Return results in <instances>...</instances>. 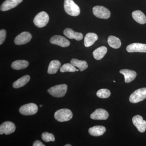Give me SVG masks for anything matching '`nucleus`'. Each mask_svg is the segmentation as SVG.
I'll return each instance as SVG.
<instances>
[{
  "mask_svg": "<svg viewBox=\"0 0 146 146\" xmlns=\"http://www.w3.org/2000/svg\"><path fill=\"white\" fill-rule=\"evenodd\" d=\"M146 98V88L137 89L131 95L129 101L132 103H137Z\"/></svg>",
  "mask_w": 146,
  "mask_h": 146,
  "instance_id": "39448f33",
  "label": "nucleus"
},
{
  "mask_svg": "<svg viewBox=\"0 0 146 146\" xmlns=\"http://www.w3.org/2000/svg\"><path fill=\"white\" fill-rule=\"evenodd\" d=\"M38 110V106L35 104L29 103L22 106L19 110L22 115L28 116L36 114Z\"/></svg>",
  "mask_w": 146,
  "mask_h": 146,
  "instance_id": "0eeeda50",
  "label": "nucleus"
},
{
  "mask_svg": "<svg viewBox=\"0 0 146 146\" xmlns=\"http://www.w3.org/2000/svg\"><path fill=\"white\" fill-rule=\"evenodd\" d=\"M107 48L105 46L100 47L93 52V56L97 60H101L107 52Z\"/></svg>",
  "mask_w": 146,
  "mask_h": 146,
  "instance_id": "aec40b11",
  "label": "nucleus"
},
{
  "mask_svg": "<svg viewBox=\"0 0 146 146\" xmlns=\"http://www.w3.org/2000/svg\"><path fill=\"white\" fill-rule=\"evenodd\" d=\"M108 43L110 46L115 49L119 48L121 45V40L119 38L112 35L108 37Z\"/></svg>",
  "mask_w": 146,
  "mask_h": 146,
  "instance_id": "393cba45",
  "label": "nucleus"
},
{
  "mask_svg": "<svg viewBox=\"0 0 146 146\" xmlns=\"http://www.w3.org/2000/svg\"><path fill=\"white\" fill-rule=\"evenodd\" d=\"M106 131V129L103 126L97 125L90 128L89 129V133L91 136H99L102 135Z\"/></svg>",
  "mask_w": 146,
  "mask_h": 146,
  "instance_id": "f3484780",
  "label": "nucleus"
},
{
  "mask_svg": "<svg viewBox=\"0 0 146 146\" xmlns=\"http://www.w3.org/2000/svg\"><path fill=\"white\" fill-rule=\"evenodd\" d=\"M33 146H45V145H44L41 141H38V140H36L33 143Z\"/></svg>",
  "mask_w": 146,
  "mask_h": 146,
  "instance_id": "c756f323",
  "label": "nucleus"
},
{
  "mask_svg": "<svg viewBox=\"0 0 146 146\" xmlns=\"http://www.w3.org/2000/svg\"><path fill=\"white\" fill-rule=\"evenodd\" d=\"M126 50L129 52H146V44L133 43L127 47Z\"/></svg>",
  "mask_w": 146,
  "mask_h": 146,
  "instance_id": "f8f14e48",
  "label": "nucleus"
},
{
  "mask_svg": "<svg viewBox=\"0 0 146 146\" xmlns=\"http://www.w3.org/2000/svg\"><path fill=\"white\" fill-rule=\"evenodd\" d=\"M31 35L28 32L21 33L16 36L14 40V43L17 45L25 44L31 41Z\"/></svg>",
  "mask_w": 146,
  "mask_h": 146,
  "instance_id": "1a4fd4ad",
  "label": "nucleus"
},
{
  "mask_svg": "<svg viewBox=\"0 0 146 146\" xmlns=\"http://www.w3.org/2000/svg\"><path fill=\"white\" fill-rule=\"evenodd\" d=\"M120 73L124 76L126 83H130L136 78L137 74L134 71L127 69H123L120 71Z\"/></svg>",
  "mask_w": 146,
  "mask_h": 146,
  "instance_id": "dca6fc26",
  "label": "nucleus"
},
{
  "mask_svg": "<svg viewBox=\"0 0 146 146\" xmlns=\"http://www.w3.org/2000/svg\"><path fill=\"white\" fill-rule=\"evenodd\" d=\"M6 35V32L4 29H2L0 31V44H2L5 41Z\"/></svg>",
  "mask_w": 146,
  "mask_h": 146,
  "instance_id": "c85d7f7f",
  "label": "nucleus"
},
{
  "mask_svg": "<svg viewBox=\"0 0 146 146\" xmlns=\"http://www.w3.org/2000/svg\"><path fill=\"white\" fill-rule=\"evenodd\" d=\"M23 0H5L1 6V11H7L16 7Z\"/></svg>",
  "mask_w": 146,
  "mask_h": 146,
  "instance_id": "4468645a",
  "label": "nucleus"
},
{
  "mask_svg": "<svg viewBox=\"0 0 146 146\" xmlns=\"http://www.w3.org/2000/svg\"><path fill=\"white\" fill-rule=\"evenodd\" d=\"M49 21V17L46 12L41 11L35 16L33 23L38 28L44 27L47 25Z\"/></svg>",
  "mask_w": 146,
  "mask_h": 146,
  "instance_id": "20e7f679",
  "label": "nucleus"
},
{
  "mask_svg": "<svg viewBox=\"0 0 146 146\" xmlns=\"http://www.w3.org/2000/svg\"><path fill=\"white\" fill-rule=\"evenodd\" d=\"M79 71V70H76V71H77V72H78Z\"/></svg>",
  "mask_w": 146,
  "mask_h": 146,
  "instance_id": "473e14b6",
  "label": "nucleus"
},
{
  "mask_svg": "<svg viewBox=\"0 0 146 146\" xmlns=\"http://www.w3.org/2000/svg\"><path fill=\"white\" fill-rule=\"evenodd\" d=\"M64 8L66 13L70 16H77L80 14V7L73 0H65Z\"/></svg>",
  "mask_w": 146,
  "mask_h": 146,
  "instance_id": "f257e3e1",
  "label": "nucleus"
},
{
  "mask_svg": "<svg viewBox=\"0 0 146 146\" xmlns=\"http://www.w3.org/2000/svg\"><path fill=\"white\" fill-rule=\"evenodd\" d=\"M71 145H70V144H67V145H65V146H71Z\"/></svg>",
  "mask_w": 146,
  "mask_h": 146,
  "instance_id": "7c9ffc66",
  "label": "nucleus"
},
{
  "mask_svg": "<svg viewBox=\"0 0 146 146\" xmlns=\"http://www.w3.org/2000/svg\"><path fill=\"white\" fill-rule=\"evenodd\" d=\"M54 117L56 120L60 122H63L70 120L72 118L73 114L70 110L65 108L56 111Z\"/></svg>",
  "mask_w": 146,
  "mask_h": 146,
  "instance_id": "7ed1b4c3",
  "label": "nucleus"
},
{
  "mask_svg": "<svg viewBox=\"0 0 146 146\" xmlns=\"http://www.w3.org/2000/svg\"><path fill=\"white\" fill-rule=\"evenodd\" d=\"M98 39V36L96 33H89L85 35L84 39V44L85 47H89L94 44Z\"/></svg>",
  "mask_w": 146,
  "mask_h": 146,
  "instance_id": "a211bd4d",
  "label": "nucleus"
},
{
  "mask_svg": "<svg viewBox=\"0 0 146 146\" xmlns=\"http://www.w3.org/2000/svg\"><path fill=\"white\" fill-rule=\"evenodd\" d=\"M93 13L97 18L107 19L110 17L111 13L109 9L101 6H96L93 9Z\"/></svg>",
  "mask_w": 146,
  "mask_h": 146,
  "instance_id": "423d86ee",
  "label": "nucleus"
},
{
  "mask_svg": "<svg viewBox=\"0 0 146 146\" xmlns=\"http://www.w3.org/2000/svg\"><path fill=\"white\" fill-rule=\"evenodd\" d=\"M42 140L46 142H50V141L54 142L55 140L54 136L52 133L47 132H44L42 133Z\"/></svg>",
  "mask_w": 146,
  "mask_h": 146,
  "instance_id": "cd10ccee",
  "label": "nucleus"
},
{
  "mask_svg": "<svg viewBox=\"0 0 146 146\" xmlns=\"http://www.w3.org/2000/svg\"><path fill=\"white\" fill-rule=\"evenodd\" d=\"M30 80V76L29 75L24 76L14 82L13 84V87L15 89H18L25 85Z\"/></svg>",
  "mask_w": 146,
  "mask_h": 146,
  "instance_id": "4be33fe9",
  "label": "nucleus"
},
{
  "mask_svg": "<svg viewBox=\"0 0 146 146\" xmlns=\"http://www.w3.org/2000/svg\"><path fill=\"white\" fill-rule=\"evenodd\" d=\"M61 63L60 61L56 60H52L48 68V73L50 74H52L57 73L60 69Z\"/></svg>",
  "mask_w": 146,
  "mask_h": 146,
  "instance_id": "412c9836",
  "label": "nucleus"
},
{
  "mask_svg": "<svg viewBox=\"0 0 146 146\" xmlns=\"http://www.w3.org/2000/svg\"><path fill=\"white\" fill-rule=\"evenodd\" d=\"M16 127L13 123L10 121H5L0 125V134L9 135L13 133L16 130Z\"/></svg>",
  "mask_w": 146,
  "mask_h": 146,
  "instance_id": "9d476101",
  "label": "nucleus"
},
{
  "mask_svg": "<svg viewBox=\"0 0 146 146\" xmlns=\"http://www.w3.org/2000/svg\"><path fill=\"white\" fill-rule=\"evenodd\" d=\"M110 91L107 89H101L97 92V96L102 99L107 98L110 96Z\"/></svg>",
  "mask_w": 146,
  "mask_h": 146,
  "instance_id": "bb28decb",
  "label": "nucleus"
},
{
  "mask_svg": "<svg viewBox=\"0 0 146 146\" xmlns=\"http://www.w3.org/2000/svg\"><path fill=\"white\" fill-rule=\"evenodd\" d=\"M77 69L75 67L72 65L71 63H65L62 65L60 68V72L63 73L65 72H74L76 71Z\"/></svg>",
  "mask_w": 146,
  "mask_h": 146,
  "instance_id": "a878e982",
  "label": "nucleus"
},
{
  "mask_svg": "<svg viewBox=\"0 0 146 146\" xmlns=\"http://www.w3.org/2000/svg\"><path fill=\"white\" fill-rule=\"evenodd\" d=\"M68 86L66 84H62L51 87L48 89V92L52 96L55 98L64 97L67 93Z\"/></svg>",
  "mask_w": 146,
  "mask_h": 146,
  "instance_id": "f03ea898",
  "label": "nucleus"
},
{
  "mask_svg": "<svg viewBox=\"0 0 146 146\" xmlns=\"http://www.w3.org/2000/svg\"><path fill=\"white\" fill-rule=\"evenodd\" d=\"M29 64V62L27 60H16L12 63L11 67L13 70H19L25 69L28 66Z\"/></svg>",
  "mask_w": 146,
  "mask_h": 146,
  "instance_id": "b1692460",
  "label": "nucleus"
},
{
  "mask_svg": "<svg viewBox=\"0 0 146 146\" xmlns=\"http://www.w3.org/2000/svg\"><path fill=\"white\" fill-rule=\"evenodd\" d=\"M133 19L139 24L144 25L146 23V17L143 12L140 10L133 11L132 13Z\"/></svg>",
  "mask_w": 146,
  "mask_h": 146,
  "instance_id": "6ab92c4d",
  "label": "nucleus"
},
{
  "mask_svg": "<svg viewBox=\"0 0 146 146\" xmlns=\"http://www.w3.org/2000/svg\"><path fill=\"white\" fill-rule=\"evenodd\" d=\"M50 43L63 48L69 46L70 44V41L64 36L56 35L53 36L50 40Z\"/></svg>",
  "mask_w": 146,
  "mask_h": 146,
  "instance_id": "6e6552de",
  "label": "nucleus"
},
{
  "mask_svg": "<svg viewBox=\"0 0 146 146\" xmlns=\"http://www.w3.org/2000/svg\"><path fill=\"white\" fill-rule=\"evenodd\" d=\"M109 116V114L105 110L99 108L91 114L90 117L94 120H106Z\"/></svg>",
  "mask_w": 146,
  "mask_h": 146,
  "instance_id": "ddd939ff",
  "label": "nucleus"
},
{
  "mask_svg": "<svg viewBox=\"0 0 146 146\" xmlns=\"http://www.w3.org/2000/svg\"><path fill=\"white\" fill-rule=\"evenodd\" d=\"M132 122L139 132L143 133L146 129V121L143 120V117L137 115L132 118Z\"/></svg>",
  "mask_w": 146,
  "mask_h": 146,
  "instance_id": "9b49d317",
  "label": "nucleus"
},
{
  "mask_svg": "<svg viewBox=\"0 0 146 146\" xmlns=\"http://www.w3.org/2000/svg\"><path fill=\"white\" fill-rule=\"evenodd\" d=\"M42 106H43V105H40V107H42Z\"/></svg>",
  "mask_w": 146,
  "mask_h": 146,
  "instance_id": "2f4dec72",
  "label": "nucleus"
},
{
  "mask_svg": "<svg viewBox=\"0 0 146 146\" xmlns=\"http://www.w3.org/2000/svg\"><path fill=\"white\" fill-rule=\"evenodd\" d=\"M70 62L72 65L78 68L81 72L84 71L88 67V64L85 60H79L76 58H73Z\"/></svg>",
  "mask_w": 146,
  "mask_h": 146,
  "instance_id": "5701e85b",
  "label": "nucleus"
},
{
  "mask_svg": "<svg viewBox=\"0 0 146 146\" xmlns=\"http://www.w3.org/2000/svg\"><path fill=\"white\" fill-rule=\"evenodd\" d=\"M113 82H115V80H114V81H113Z\"/></svg>",
  "mask_w": 146,
  "mask_h": 146,
  "instance_id": "72a5a7b5",
  "label": "nucleus"
},
{
  "mask_svg": "<svg viewBox=\"0 0 146 146\" xmlns=\"http://www.w3.org/2000/svg\"><path fill=\"white\" fill-rule=\"evenodd\" d=\"M63 34L69 39H75L77 41L81 40L83 37L82 33L76 32L70 28L65 29L63 31Z\"/></svg>",
  "mask_w": 146,
  "mask_h": 146,
  "instance_id": "2eb2a0df",
  "label": "nucleus"
}]
</instances>
